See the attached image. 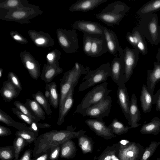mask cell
<instances>
[{
    "mask_svg": "<svg viewBox=\"0 0 160 160\" xmlns=\"http://www.w3.org/2000/svg\"><path fill=\"white\" fill-rule=\"evenodd\" d=\"M32 96L34 99L42 107L47 114L49 115L52 114V112L49 101L41 92L38 91L35 94H32Z\"/></svg>",
    "mask_w": 160,
    "mask_h": 160,
    "instance_id": "8d00e7d4",
    "label": "cell"
},
{
    "mask_svg": "<svg viewBox=\"0 0 160 160\" xmlns=\"http://www.w3.org/2000/svg\"><path fill=\"white\" fill-rule=\"evenodd\" d=\"M159 36H160V25L159 26Z\"/></svg>",
    "mask_w": 160,
    "mask_h": 160,
    "instance_id": "be15d7a7",
    "label": "cell"
},
{
    "mask_svg": "<svg viewBox=\"0 0 160 160\" xmlns=\"http://www.w3.org/2000/svg\"><path fill=\"white\" fill-rule=\"evenodd\" d=\"M8 78L16 88L21 91L22 90L20 81L15 73L12 72H9L8 75Z\"/></svg>",
    "mask_w": 160,
    "mask_h": 160,
    "instance_id": "7dc6e473",
    "label": "cell"
},
{
    "mask_svg": "<svg viewBox=\"0 0 160 160\" xmlns=\"http://www.w3.org/2000/svg\"><path fill=\"white\" fill-rule=\"evenodd\" d=\"M126 37L127 41L134 48H137L132 32H128L126 34Z\"/></svg>",
    "mask_w": 160,
    "mask_h": 160,
    "instance_id": "f5cc1de1",
    "label": "cell"
},
{
    "mask_svg": "<svg viewBox=\"0 0 160 160\" xmlns=\"http://www.w3.org/2000/svg\"><path fill=\"white\" fill-rule=\"evenodd\" d=\"M13 104L16 108L22 112L29 117L34 121L38 123L40 120L37 118L32 114L30 110L25 105V104L21 102L20 101H16L13 102Z\"/></svg>",
    "mask_w": 160,
    "mask_h": 160,
    "instance_id": "f6af8a7d",
    "label": "cell"
},
{
    "mask_svg": "<svg viewBox=\"0 0 160 160\" xmlns=\"http://www.w3.org/2000/svg\"><path fill=\"white\" fill-rule=\"evenodd\" d=\"M130 121L128 123L131 128L138 127L141 124L138 122L140 120L141 114L137 103V99L135 95L133 93L132 95L129 108Z\"/></svg>",
    "mask_w": 160,
    "mask_h": 160,
    "instance_id": "44dd1931",
    "label": "cell"
},
{
    "mask_svg": "<svg viewBox=\"0 0 160 160\" xmlns=\"http://www.w3.org/2000/svg\"><path fill=\"white\" fill-rule=\"evenodd\" d=\"M111 77L118 85L124 82L125 67L123 52L119 53V57L114 58L110 65Z\"/></svg>",
    "mask_w": 160,
    "mask_h": 160,
    "instance_id": "4fadbf2b",
    "label": "cell"
},
{
    "mask_svg": "<svg viewBox=\"0 0 160 160\" xmlns=\"http://www.w3.org/2000/svg\"><path fill=\"white\" fill-rule=\"evenodd\" d=\"M11 110L12 112L20 120L30 125H31L34 121L29 117L22 112L16 108H12Z\"/></svg>",
    "mask_w": 160,
    "mask_h": 160,
    "instance_id": "bcb514c9",
    "label": "cell"
},
{
    "mask_svg": "<svg viewBox=\"0 0 160 160\" xmlns=\"http://www.w3.org/2000/svg\"><path fill=\"white\" fill-rule=\"evenodd\" d=\"M85 122L96 134L107 140L116 137L112 130L105 125L104 121L96 119H88L85 121Z\"/></svg>",
    "mask_w": 160,
    "mask_h": 160,
    "instance_id": "9a60e30c",
    "label": "cell"
},
{
    "mask_svg": "<svg viewBox=\"0 0 160 160\" xmlns=\"http://www.w3.org/2000/svg\"><path fill=\"white\" fill-rule=\"evenodd\" d=\"M29 127L30 131L38 135V126L37 123L33 121Z\"/></svg>",
    "mask_w": 160,
    "mask_h": 160,
    "instance_id": "11a10c76",
    "label": "cell"
},
{
    "mask_svg": "<svg viewBox=\"0 0 160 160\" xmlns=\"http://www.w3.org/2000/svg\"><path fill=\"white\" fill-rule=\"evenodd\" d=\"M27 0H1L0 8L8 11L24 8L30 6Z\"/></svg>",
    "mask_w": 160,
    "mask_h": 160,
    "instance_id": "f1b7e54d",
    "label": "cell"
},
{
    "mask_svg": "<svg viewBox=\"0 0 160 160\" xmlns=\"http://www.w3.org/2000/svg\"><path fill=\"white\" fill-rule=\"evenodd\" d=\"M156 160H160V158H157Z\"/></svg>",
    "mask_w": 160,
    "mask_h": 160,
    "instance_id": "6125c7cd",
    "label": "cell"
},
{
    "mask_svg": "<svg viewBox=\"0 0 160 160\" xmlns=\"http://www.w3.org/2000/svg\"><path fill=\"white\" fill-rule=\"evenodd\" d=\"M0 121L8 126L13 127L18 130H24L30 131L29 127H28L25 123L14 121L10 116L1 109H0Z\"/></svg>",
    "mask_w": 160,
    "mask_h": 160,
    "instance_id": "e575fe53",
    "label": "cell"
},
{
    "mask_svg": "<svg viewBox=\"0 0 160 160\" xmlns=\"http://www.w3.org/2000/svg\"><path fill=\"white\" fill-rule=\"evenodd\" d=\"M112 104L111 97L108 96L97 104L87 108L82 109L78 112L83 117L88 116L101 121L103 118L108 117Z\"/></svg>",
    "mask_w": 160,
    "mask_h": 160,
    "instance_id": "9c48e42d",
    "label": "cell"
},
{
    "mask_svg": "<svg viewBox=\"0 0 160 160\" xmlns=\"http://www.w3.org/2000/svg\"><path fill=\"white\" fill-rule=\"evenodd\" d=\"M21 91L8 80L3 82L0 90V93L5 101L9 102L17 97Z\"/></svg>",
    "mask_w": 160,
    "mask_h": 160,
    "instance_id": "7402d4cb",
    "label": "cell"
},
{
    "mask_svg": "<svg viewBox=\"0 0 160 160\" xmlns=\"http://www.w3.org/2000/svg\"><path fill=\"white\" fill-rule=\"evenodd\" d=\"M108 52L104 35H96L92 44L90 57H98Z\"/></svg>",
    "mask_w": 160,
    "mask_h": 160,
    "instance_id": "603a6c76",
    "label": "cell"
},
{
    "mask_svg": "<svg viewBox=\"0 0 160 160\" xmlns=\"http://www.w3.org/2000/svg\"><path fill=\"white\" fill-rule=\"evenodd\" d=\"M3 69L2 68H0V78H1L2 75Z\"/></svg>",
    "mask_w": 160,
    "mask_h": 160,
    "instance_id": "94428289",
    "label": "cell"
},
{
    "mask_svg": "<svg viewBox=\"0 0 160 160\" xmlns=\"http://www.w3.org/2000/svg\"><path fill=\"white\" fill-rule=\"evenodd\" d=\"M61 146H58L50 150L49 159L50 160H56L58 159L60 152Z\"/></svg>",
    "mask_w": 160,
    "mask_h": 160,
    "instance_id": "681fc988",
    "label": "cell"
},
{
    "mask_svg": "<svg viewBox=\"0 0 160 160\" xmlns=\"http://www.w3.org/2000/svg\"><path fill=\"white\" fill-rule=\"evenodd\" d=\"M160 145V141H152L149 146L144 149L142 157L140 160H148Z\"/></svg>",
    "mask_w": 160,
    "mask_h": 160,
    "instance_id": "7bdbcfd3",
    "label": "cell"
},
{
    "mask_svg": "<svg viewBox=\"0 0 160 160\" xmlns=\"http://www.w3.org/2000/svg\"><path fill=\"white\" fill-rule=\"evenodd\" d=\"M12 134L10 130L4 126H0V136L1 137L10 135Z\"/></svg>",
    "mask_w": 160,
    "mask_h": 160,
    "instance_id": "816d5d0a",
    "label": "cell"
},
{
    "mask_svg": "<svg viewBox=\"0 0 160 160\" xmlns=\"http://www.w3.org/2000/svg\"><path fill=\"white\" fill-rule=\"evenodd\" d=\"M152 70L147 71V81L148 89L153 96L156 84L160 81V62H154Z\"/></svg>",
    "mask_w": 160,
    "mask_h": 160,
    "instance_id": "ffe728a7",
    "label": "cell"
},
{
    "mask_svg": "<svg viewBox=\"0 0 160 160\" xmlns=\"http://www.w3.org/2000/svg\"><path fill=\"white\" fill-rule=\"evenodd\" d=\"M56 34L59 45L66 53L77 52L79 48L78 34L74 30L58 28Z\"/></svg>",
    "mask_w": 160,
    "mask_h": 160,
    "instance_id": "ba28073f",
    "label": "cell"
},
{
    "mask_svg": "<svg viewBox=\"0 0 160 160\" xmlns=\"http://www.w3.org/2000/svg\"><path fill=\"white\" fill-rule=\"evenodd\" d=\"M153 97L148 91L147 85L143 84L141 92L140 100L141 108L144 113H148L151 111Z\"/></svg>",
    "mask_w": 160,
    "mask_h": 160,
    "instance_id": "4316f807",
    "label": "cell"
},
{
    "mask_svg": "<svg viewBox=\"0 0 160 160\" xmlns=\"http://www.w3.org/2000/svg\"><path fill=\"white\" fill-rule=\"evenodd\" d=\"M15 135L16 137L22 138L28 143L35 141L38 136L32 132L24 130H18L16 132Z\"/></svg>",
    "mask_w": 160,
    "mask_h": 160,
    "instance_id": "b9f144b4",
    "label": "cell"
},
{
    "mask_svg": "<svg viewBox=\"0 0 160 160\" xmlns=\"http://www.w3.org/2000/svg\"><path fill=\"white\" fill-rule=\"evenodd\" d=\"M25 105L37 118L40 120L45 119V112L42 107L35 100L27 99Z\"/></svg>",
    "mask_w": 160,
    "mask_h": 160,
    "instance_id": "1f68e13d",
    "label": "cell"
},
{
    "mask_svg": "<svg viewBox=\"0 0 160 160\" xmlns=\"http://www.w3.org/2000/svg\"><path fill=\"white\" fill-rule=\"evenodd\" d=\"M152 104H156V110L160 111V88L153 97Z\"/></svg>",
    "mask_w": 160,
    "mask_h": 160,
    "instance_id": "f907efd6",
    "label": "cell"
},
{
    "mask_svg": "<svg viewBox=\"0 0 160 160\" xmlns=\"http://www.w3.org/2000/svg\"><path fill=\"white\" fill-rule=\"evenodd\" d=\"M91 70L89 67H84L82 65L76 62L71 69L64 73L60 83L59 110L62 107L71 89L77 84L81 76L87 74Z\"/></svg>",
    "mask_w": 160,
    "mask_h": 160,
    "instance_id": "7a4b0ae2",
    "label": "cell"
},
{
    "mask_svg": "<svg viewBox=\"0 0 160 160\" xmlns=\"http://www.w3.org/2000/svg\"><path fill=\"white\" fill-rule=\"evenodd\" d=\"M108 127L112 130L114 134L121 135L127 133L131 127L125 126L123 123L114 118Z\"/></svg>",
    "mask_w": 160,
    "mask_h": 160,
    "instance_id": "74e56055",
    "label": "cell"
},
{
    "mask_svg": "<svg viewBox=\"0 0 160 160\" xmlns=\"http://www.w3.org/2000/svg\"><path fill=\"white\" fill-rule=\"evenodd\" d=\"M130 9L124 3L118 1L108 5L96 17L108 26L119 25Z\"/></svg>",
    "mask_w": 160,
    "mask_h": 160,
    "instance_id": "3957f363",
    "label": "cell"
},
{
    "mask_svg": "<svg viewBox=\"0 0 160 160\" xmlns=\"http://www.w3.org/2000/svg\"><path fill=\"white\" fill-rule=\"evenodd\" d=\"M142 134H152L157 135L160 132V118L155 117L149 122L144 123L140 130Z\"/></svg>",
    "mask_w": 160,
    "mask_h": 160,
    "instance_id": "83f0119b",
    "label": "cell"
},
{
    "mask_svg": "<svg viewBox=\"0 0 160 160\" xmlns=\"http://www.w3.org/2000/svg\"><path fill=\"white\" fill-rule=\"evenodd\" d=\"M156 58L158 61L160 62V47L156 56Z\"/></svg>",
    "mask_w": 160,
    "mask_h": 160,
    "instance_id": "91938a15",
    "label": "cell"
},
{
    "mask_svg": "<svg viewBox=\"0 0 160 160\" xmlns=\"http://www.w3.org/2000/svg\"><path fill=\"white\" fill-rule=\"evenodd\" d=\"M37 124L38 128H49L51 127V125L46 123H37Z\"/></svg>",
    "mask_w": 160,
    "mask_h": 160,
    "instance_id": "6f0895ef",
    "label": "cell"
},
{
    "mask_svg": "<svg viewBox=\"0 0 160 160\" xmlns=\"http://www.w3.org/2000/svg\"><path fill=\"white\" fill-rule=\"evenodd\" d=\"M45 89L48 90L50 92V98L49 101L50 104L54 108H57L59 106V98L56 83L52 82L47 83Z\"/></svg>",
    "mask_w": 160,
    "mask_h": 160,
    "instance_id": "d590c367",
    "label": "cell"
},
{
    "mask_svg": "<svg viewBox=\"0 0 160 160\" xmlns=\"http://www.w3.org/2000/svg\"><path fill=\"white\" fill-rule=\"evenodd\" d=\"M137 48L143 55L148 53V49L145 37L138 27H135L131 32Z\"/></svg>",
    "mask_w": 160,
    "mask_h": 160,
    "instance_id": "484cf974",
    "label": "cell"
},
{
    "mask_svg": "<svg viewBox=\"0 0 160 160\" xmlns=\"http://www.w3.org/2000/svg\"><path fill=\"white\" fill-rule=\"evenodd\" d=\"M109 0H78L69 7L71 12H87L92 10L100 4Z\"/></svg>",
    "mask_w": 160,
    "mask_h": 160,
    "instance_id": "d6986e66",
    "label": "cell"
},
{
    "mask_svg": "<svg viewBox=\"0 0 160 160\" xmlns=\"http://www.w3.org/2000/svg\"><path fill=\"white\" fill-rule=\"evenodd\" d=\"M26 141L22 138L16 137L13 141V146L15 153V160H18L20 153L22 151L25 145Z\"/></svg>",
    "mask_w": 160,
    "mask_h": 160,
    "instance_id": "ee69618b",
    "label": "cell"
},
{
    "mask_svg": "<svg viewBox=\"0 0 160 160\" xmlns=\"http://www.w3.org/2000/svg\"><path fill=\"white\" fill-rule=\"evenodd\" d=\"M95 35L84 33L83 35V50L88 56L91 55V51L93 40Z\"/></svg>",
    "mask_w": 160,
    "mask_h": 160,
    "instance_id": "ab89813d",
    "label": "cell"
},
{
    "mask_svg": "<svg viewBox=\"0 0 160 160\" xmlns=\"http://www.w3.org/2000/svg\"><path fill=\"white\" fill-rule=\"evenodd\" d=\"M15 158L13 146L1 147L0 158L1 160H11Z\"/></svg>",
    "mask_w": 160,
    "mask_h": 160,
    "instance_id": "60d3db41",
    "label": "cell"
},
{
    "mask_svg": "<svg viewBox=\"0 0 160 160\" xmlns=\"http://www.w3.org/2000/svg\"><path fill=\"white\" fill-rule=\"evenodd\" d=\"M76 127L68 126L66 130H52L40 135L35 142L33 155L34 157L46 152L49 149L61 145L69 140L77 138L84 131L74 130Z\"/></svg>",
    "mask_w": 160,
    "mask_h": 160,
    "instance_id": "6da1fadb",
    "label": "cell"
},
{
    "mask_svg": "<svg viewBox=\"0 0 160 160\" xmlns=\"http://www.w3.org/2000/svg\"><path fill=\"white\" fill-rule=\"evenodd\" d=\"M28 32L30 38L37 47L48 48L55 44L53 39L48 33L32 30H29Z\"/></svg>",
    "mask_w": 160,
    "mask_h": 160,
    "instance_id": "2e32d148",
    "label": "cell"
},
{
    "mask_svg": "<svg viewBox=\"0 0 160 160\" xmlns=\"http://www.w3.org/2000/svg\"><path fill=\"white\" fill-rule=\"evenodd\" d=\"M103 33L108 52L116 56L117 51L119 53L123 52L124 50L120 46L117 36L114 32L104 27Z\"/></svg>",
    "mask_w": 160,
    "mask_h": 160,
    "instance_id": "ac0fdd59",
    "label": "cell"
},
{
    "mask_svg": "<svg viewBox=\"0 0 160 160\" xmlns=\"http://www.w3.org/2000/svg\"><path fill=\"white\" fill-rule=\"evenodd\" d=\"M0 8V19L21 24L28 23L31 19L43 13L38 6L32 4L24 8L16 10L8 11Z\"/></svg>",
    "mask_w": 160,
    "mask_h": 160,
    "instance_id": "277c9868",
    "label": "cell"
},
{
    "mask_svg": "<svg viewBox=\"0 0 160 160\" xmlns=\"http://www.w3.org/2000/svg\"><path fill=\"white\" fill-rule=\"evenodd\" d=\"M73 27V29L82 31L83 33L104 35V27L97 22L79 20L74 22Z\"/></svg>",
    "mask_w": 160,
    "mask_h": 160,
    "instance_id": "5bb4252c",
    "label": "cell"
},
{
    "mask_svg": "<svg viewBox=\"0 0 160 160\" xmlns=\"http://www.w3.org/2000/svg\"><path fill=\"white\" fill-rule=\"evenodd\" d=\"M140 53L138 49H131L128 47H126L124 50L125 83L130 79L132 75L138 60Z\"/></svg>",
    "mask_w": 160,
    "mask_h": 160,
    "instance_id": "8fae6325",
    "label": "cell"
},
{
    "mask_svg": "<svg viewBox=\"0 0 160 160\" xmlns=\"http://www.w3.org/2000/svg\"><path fill=\"white\" fill-rule=\"evenodd\" d=\"M160 10V0H153L148 2L142 6L136 12L140 17L154 13Z\"/></svg>",
    "mask_w": 160,
    "mask_h": 160,
    "instance_id": "d6a6232c",
    "label": "cell"
},
{
    "mask_svg": "<svg viewBox=\"0 0 160 160\" xmlns=\"http://www.w3.org/2000/svg\"><path fill=\"white\" fill-rule=\"evenodd\" d=\"M140 18L138 26L139 29L152 45H157L160 42L158 15L154 13Z\"/></svg>",
    "mask_w": 160,
    "mask_h": 160,
    "instance_id": "5b68a950",
    "label": "cell"
},
{
    "mask_svg": "<svg viewBox=\"0 0 160 160\" xmlns=\"http://www.w3.org/2000/svg\"><path fill=\"white\" fill-rule=\"evenodd\" d=\"M111 64L108 62L103 64L93 70H90L82 79L78 88V91H83L96 84L105 82L111 77Z\"/></svg>",
    "mask_w": 160,
    "mask_h": 160,
    "instance_id": "8992f818",
    "label": "cell"
},
{
    "mask_svg": "<svg viewBox=\"0 0 160 160\" xmlns=\"http://www.w3.org/2000/svg\"><path fill=\"white\" fill-rule=\"evenodd\" d=\"M75 87L71 89L61 109L59 110L57 125L60 126L64 122V118L72 108L73 103V95Z\"/></svg>",
    "mask_w": 160,
    "mask_h": 160,
    "instance_id": "cb8c5ba5",
    "label": "cell"
},
{
    "mask_svg": "<svg viewBox=\"0 0 160 160\" xmlns=\"http://www.w3.org/2000/svg\"><path fill=\"white\" fill-rule=\"evenodd\" d=\"M10 35L12 38L18 43L22 44H26L28 42V40L25 37L16 31L11 32Z\"/></svg>",
    "mask_w": 160,
    "mask_h": 160,
    "instance_id": "c3c4849f",
    "label": "cell"
},
{
    "mask_svg": "<svg viewBox=\"0 0 160 160\" xmlns=\"http://www.w3.org/2000/svg\"><path fill=\"white\" fill-rule=\"evenodd\" d=\"M60 157L69 159L74 158L77 149L75 144L71 140L67 141L61 145Z\"/></svg>",
    "mask_w": 160,
    "mask_h": 160,
    "instance_id": "836d02e7",
    "label": "cell"
},
{
    "mask_svg": "<svg viewBox=\"0 0 160 160\" xmlns=\"http://www.w3.org/2000/svg\"><path fill=\"white\" fill-rule=\"evenodd\" d=\"M61 52L58 50L51 51L46 56L47 63L53 67H59L58 61L61 58Z\"/></svg>",
    "mask_w": 160,
    "mask_h": 160,
    "instance_id": "f35d334b",
    "label": "cell"
},
{
    "mask_svg": "<svg viewBox=\"0 0 160 160\" xmlns=\"http://www.w3.org/2000/svg\"><path fill=\"white\" fill-rule=\"evenodd\" d=\"M49 153L46 152L40 157L37 158L35 160H47L49 157Z\"/></svg>",
    "mask_w": 160,
    "mask_h": 160,
    "instance_id": "9f6ffc18",
    "label": "cell"
},
{
    "mask_svg": "<svg viewBox=\"0 0 160 160\" xmlns=\"http://www.w3.org/2000/svg\"><path fill=\"white\" fill-rule=\"evenodd\" d=\"M119 143V160H140L141 159L145 149L140 143L130 142L123 144Z\"/></svg>",
    "mask_w": 160,
    "mask_h": 160,
    "instance_id": "30bf717a",
    "label": "cell"
},
{
    "mask_svg": "<svg viewBox=\"0 0 160 160\" xmlns=\"http://www.w3.org/2000/svg\"><path fill=\"white\" fill-rule=\"evenodd\" d=\"M86 132L84 130L77 138L78 146L84 154L92 153L94 148V143L92 139L85 134Z\"/></svg>",
    "mask_w": 160,
    "mask_h": 160,
    "instance_id": "f546056e",
    "label": "cell"
},
{
    "mask_svg": "<svg viewBox=\"0 0 160 160\" xmlns=\"http://www.w3.org/2000/svg\"><path fill=\"white\" fill-rule=\"evenodd\" d=\"M31 150H26L22 157L18 160H31Z\"/></svg>",
    "mask_w": 160,
    "mask_h": 160,
    "instance_id": "db71d44e",
    "label": "cell"
},
{
    "mask_svg": "<svg viewBox=\"0 0 160 160\" xmlns=\"http://www.w3.org/2000/svg\"><path fill=\"white\" fill-rule=\"evenodd\" d=\"M46 90L45 92L44 95L46 98L48 100H49L50 98V92L48 90L45 89Z\"/></svg>",
    "mask_w": 160,
    "mask_h": 160,
    "instance_id": "680465c9",
    "label": "cell"
},
{
    "mask_svg": "<svg viewBox=\"0 0 160 160\" xmlns=\"http://www.w3.org/2000/svg\"><path fill=\"white\" fill-rule=\"evenodd\" d=\"M20 57L22 63L30 76L35 80H37L41 74L39 63L30 52L25 50L21 52Z\"/></svg>",
    "mask_w": 160,
    "mask_h": 160,
    "instance_id": "7c38bea8",
    "label": "cell"
},
{
    "mask_svg": "<svg viewBox=\"0 0 160 160\" xmlns=\"http://www.w3.org/2000/svg\"><path fill=\"white\" fill-rule=\"evenodd\" d=\"M118 86L117 91L118 102L124 116L129 122L130 121L129 110L130 101L127 88L124 82L120 83Z\"/></svg>",
    "mask_w": 160,
    "mask_h": 160,
    "instance_id": "e0dca14e",
    "label": "cell"
},
{
    "mask_svg": "<svg viewBox=\"0 0 160 160\" xmlns=\"http://www.w3.org/2000/svg\"><path fill=\"white\" fill-rule=\"evenodd\" d=\"M120 144L118 142L108 146L98 158V160H119Z\"/></svg>",
    "mask_w": 160,
    "mask_h": 160,
    "instance_id": "4dcf8cb0",
    "label": "cell"
},
{
    "mask_svg": "<svg viewBox=\"0 0 160 160\" xmlns=\"http://www.w3.org/2000/svg\"><path fill=\"white\" fill-rule=\"evenodd\" d=\"M107 82H105L93 87L85 95L81 102L77 106L73 115L81 110L94 106L104 99L111 92L108 89Z\"/></svg>",
    "mask_w": 160,
    "mask_h": 160,
    "instance_id": "52a82bcc",
    "label": "cell"
},
{
    "mask_svg": "<svg viewBox=\"0 0 160 160\" xmlns=\"http://www.w3.org/2000/svg\"><path fill=\"white\" fill-rule=\"evenodd\" d=\"M63 71V69L60 67L54 68L47 63L43 66L40 77L42 80L46 83H49L52 82L54 78L62 73Z\"/></svg>",
    "mask_w": 160,
    "mask_h": 160,
    "instance_id": "d4e9b609",
    "label": "cell"
}]
</instances>
